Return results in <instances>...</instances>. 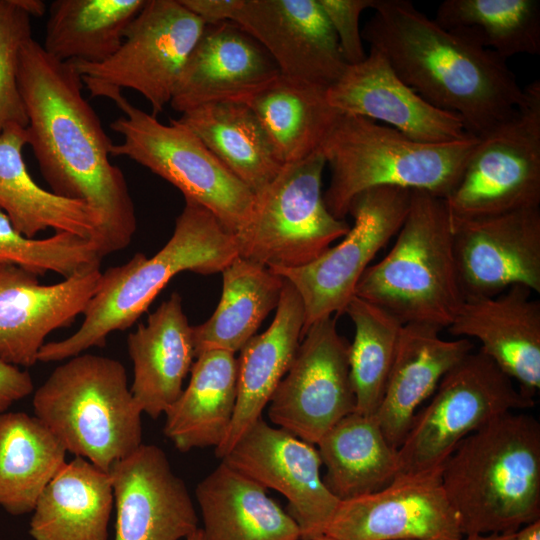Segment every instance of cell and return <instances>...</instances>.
I'll return each mask as SVG.
<instances>
[{
	"label": "cell",
	"mask_w": 540,
	"mask_h": 540,
	"mask_svg": "<svg viewBox=\"0 0 540 540\" xmlns=\"http://www.w3.org/2000/svg\"><path fill=\"white\" fill-rule=\"evenodd\" d=\"M66 449L35 415L0 413V506L12 515L32 512L65 465Z\"/></svg>",
	"instance_id": "cell-35"
},
{
	"label": "cell",
	"mask_w": 540,
	"mask_h": 540,
	"mask_svg": "<svg viewBox=\"0 0 540 540\" xmlns=\"http://www.w3.org/2000/svg\"><path fill=\"white\" fill-rule=\"evenodd\" d=\"M123 112L110 128L121 135L111 156L127 157L160 176L182 192L185 200L209 210L231 233L248 221L254 193L212 154L203 142L176 119L160 122L131 104L121 90H108Z\"/></svg>",
	"instance_id": "cell-8"
},
{
	"label": "cell",
	"mask_w": 540,
	"mask_h": 540,
	"mask_svg": "<svg viewBox=\"0 0 540 540\" xmlns=\"http://www.w3.org/2000/svg\"><path fill=\"white\" fill-rule=\"evenodd\" d=\"M336 318L320 319L307 329L268 403L273 424L313 445L343 417L355 412L350 344L339 334Z\"/></svg>",
	"instance_id": "cell-14"
},
{
	"label": "cell",
	"mask_w": 540,
	"mask_h": 540,
	"mask_svg": "<svg viewBox=\"0 0 540 540\" xmlns=\"http://www.w3.org/2000/svg\"><path fill=\"white\" fill-rule=\"evenodd\" d=\"M325 165L319 150L284 164L255 194L248 221L234 234L239 257L269 269L296 268L312 262L347 234L350 225L335 218L324 203Z\"/></svg>",
	"instance_id": "cell-9"
},
{
	"label": "cell",
	"mask_w": 540,
	"mask_h": 540,
	"mask_svg": "<svg viewBox=\"0 0 540 540\" xmlns=\"http://www.w3.org/2000/svg\"><path fill=\"white\" fill-rule=\"evenodd\" d=\"M221 273L218 306L207 321L192 326L195 357L208 350L240 351L281 297L284 278L262 264L237 257Z\"/></svg>",
	"instance_id": "cell-33"
},
{
	"label": "cell",
	"mask_w": 540,
	"mask_h": 540,
	"mask_svg": "<svg viewBox=\"0 0 540 540\" xmlns=\"http://www.w3.org/2000/svg\"><path fill=\"white\" fill-rule=\"evenodd\" d=\"M362 38L425 101L480 137L510 118L523 88L502 59L467 29H446L409 0H376Z\"/></svg>",
	"instance_id": "cell-2"
},
{
	"label": "cell",
	"mask_w": 540,
	"mask_h": 540,
	"mask_svg": "<svg viewBox=\"0 0 540 540\" xmlns=\"http://www.w3.org/2000/svg\"><path fill=\"white\" fill-rule=\"evenodd\" d=\"M195 495L203 540H299L288 512L253 479L221 462L201 480Z\"/></svg>",
	"instance_id": "cell-27"
},
{
	"label": "cell",
	"mask_w": 540,
	"mask_h": 540,
	"mask_svg": "<svg viewBox=\"0 0 540 540\" xmlns=\"http://www.w3.org/2000/svg\"><path fill=\"white\" fill-rule=\"evenodd\" d=\"M442 329L429 324H405L385 393L375 414L389 444L398 449L420 405L444 375L472 352L466 338L446 340Z\"/></svg>",
	"instance_id": "cell-26"
},
{
	"label": "cell",
	"mask_w": 540,
	"mask_h": 540,
	"mask_svg": "<svg viewBox=\"0 0 540 540\" xmlns=\"http://www.w3.org/2000/svg\"><path fill=\"white\" fill-rule=\"evenodd\" d=\"M205 23L180 0H146L120 48L98 64L69 62L93 97L132 89L156 116L170 103L176 84Z\"/></svg>",
	"instance_id": "cell-12"
},
{
	"label": "cell",
	"mask_w": 540,
	"mask_h": 540,
	"mask_svg": "<svg viewBox=\"0 0 540 540\" xmlns=\"http://www.w3.org/2000/svg\"><path fill=\"white\" fill-rule=\"evenodd\" d=\"M410 198L411 190L391 186L359 193L348 208L354 223L341 242L306 265L270 269L290 282L302 299L305 314L302 336L314 322L345 313L371 261L399 231Z\"/></svg>",
	"instance_id": "cell-13"
},
{
	"label": "cell",
	"mask_w": 540,
	"mask_h": 540,
	"mask_svg": "<svg viewBox=\"0 0 540 540\" xmlns=\"http://www.w3.org/2000/svg\"><path fill=\"white\" fill-rule=\"evenodd\" d=\"M325 535L332 540H461L441 467L398 473L382 489L340 501Z\"/></svg>",
	"instance_id": "cell-15"
},
{
	"label": "cell",
	"mask_w": 540,
	"mask_h": 540,
	"mask_svg": "<svg viewBox=\"0 0 540 540\" xmlns=\"http://www.w3.org/2000/svg\"><path fill=\"white\" fill-rule=\"evenodd\" d=\"M205 25L231 21L241 0H180Z\"/></svg>",
	"instance_id": "cell-43"
},
{
	"label": "cell",
	"mask_w": 540,
	"mask_h": 540,
	"mask_svg": "<svg viewBox=\"0 0 540 540\" xmlns=\"http://www.w3.org/2000/svg\"><path fill=\"white\" fill-rule=\"evenodd\" d=\"M477 140L470 136L424 143L368 118L341 113L319 148L331 170L324 203L335 218L345 220L352 199L376 187L424 190L445 198Z\"/></svg>",
	"instance_id": "cell-5"
},
{
	"label": "cell",
	"mask_w": 540,
	"mask_h": 540,
	"mask_svg": "<svg viewBox=\"0 0 540 540\" xmlns=\"http://www.w3.org/2000/svg\"><path fill=\"white\" fill-rule=\"evenodd\" d=\"M31 39V16L16 0H0V134L10 125H28L18 70L22 48Z\"/></svg>",
	"instance_id": "cell-40"
},
{
	"label": "cell",
	"mask_w": 540,
	"mask_h": 540,
	"mask_svg": "<svg viewBox=\"0 0 540 540\" xmlns=\"http://www.w3.org/2000/svg\"><path fill=\"white\" fill-rule=\"evenodd\" d=\"M316 445L326 468L323 481L340 501L378 491L399 473L398 449L389 444L375 415L348 414Z\"/></svg>",
	"instance_id": "cell-32"
},
{
	"label": "cell",
	"mask_w": 540,
	"mask_h": 540,
	"mask_svg": "<svg viewBox=\"0 0 540 540\" xmlns=\"http://www.w3.org/2000/svg\"><path fill=\"white\" fill-rule=\"evenodd\" d=\"M18 5L31 17H41L46 11V5L40 0H16Z\"/></svg>",
	"instance_id": "cell-45"
},
{
	"label": "cell",
	"mask_w": 540,
	"mask_h": 540,
	"mask_svg": "<svg viewBox=\"0 0 540 540\" xmlns=\"http://www.w3.org/2000/svg\"><path fill=\"white\" fill-rule=\"evenodd\" d=\"M326 90L279 75L245 102L282 164L318 151L341 114L328 103Z\"/></svg>",
	"instance_id": "cell-34"
},
{
	"label": "cell",
	"mask_w": 540,
	"mask_h": 540,
	"mask_svg": "<svg viewBox=\"0 0 540 540\" xmlns=\"http://www.w3.org/2000/svg\"><path fill=\"white\" fill-rule=\"evenodd\" d=\"M432 395L398 448L399 473L440 468L465 437L505 413L534 405L480 349L447 372Z\"/></svg>",
	"instance_id": "cell-10"
},
{
	"label": "cell",
	"mask_w": 540,
	"mask_h": 540,
	"mask_svg": "<svg viewBox=\"0 0 540 540\" xmlns=\"http://www.w3.org/2000/svg\"><path fill=\"white\" fill-rule=\"evenodd\" d=\"M279 75L266 49L240 25L207 24L169 104L182 114L209 103H245Z\"/></svg>",
	"instance_id": "cell-22"
},
{
	"label": "cell",
	"mask_w": 540,
	"mask_h": 540,
	"mask_svg": "<svg viewBox=\"0 0 540 540\" xmlns=\"http://www.w3.org/2000/svg\"><path fill=\"white\" fill-rule=\"evenodd\" d=\"M134 378L130 391L142 413L156 419L179 398L195 358L193 330L174 292L128 335Z\"/></svg>",
	"instance_id": "cell-25"
},
{
	"label": "cell",
	"mask_w": 540,
	"mask_h": 540,
	"mask_svg": "<svg viewBox=\"0 0 540 540\" xmlns=\"http://www.w3.org/2000/svg\"><path fill=\"white\" fill-rule=\"evenodd\" d=\"M185 540H203L201 528L196 529L193 533L188 535Z\"/></svg>",
	"instance_id": "cell-47"
},
{
	"label": "cell",
	"mask_w": 540,
	"mask_h": 540,
	"mask_svg": "<svg viewBox=\"0 0 540 540\" xmlns=\"http://www.w3.org/2000/svg\"><path fill=\"white\" fill-rule=\"evenodd\" d=\"M450 221L464 299L494 297L514 285L540 293V207Z\"/></svg>",
	"instance_id": "cell-17"
},
{
	"label": "cell",
	"mask_w": 540,
	"mask_h": 540,
	"mask_svg": "<svg viewBox=\"0 0 540 540\" xmlns=\"http://www.w3.org/2000/svg\"><path fill=\"white\" fill-rule=\"evenodd\" d=\"M355 296L386 310L404 325L449 327L464 296L444 198L411 190L409 209L392 248L366 269Z\"/></svg>",
	"instance_id": "cell-6"
},
{
	"label": "cell",
	"mask_w": 540,
	"mask_h": 540,
	"mask_svg": "<svg viewBox=\"0 0 540 540\" xmlns=\"http://www.w3.org/2000/svg\"><path fill=\"white\" fill-rule=\"evenodd\" d=\"M231 21L253 36L290 80L328 89L347 66L318 0H241Z\"/></svg>",
	"instance_id": "cell-18"
},
{
	"label": "cell",
	"mask_w": 540,
	"mask_h": 540,
	"mask_svg": "<svg viewBox=\"0 0 540 540\" xmlns=\"http://www.w3.org/2000/svg\"><path fill=\"white\" fill-rule=\"evenodd\" d=\"M339 43L347 65H355L366 58L359 27L364 10L373 9L376 0H318Z\"/></svg>",
	"instance_id": "cell-41"
},
{
	"label": "cell",
	"mask_w": 540,
	"mask_h": 540,
	"mask_svg": "<svg viewBox=\"0 0 540 540\" xmlns=\"http://www.w3.org/2000/svg\"><path fill=\"white\" fill-rule=\"evenodd\" d=\"M146 0H55L43 49L61 62L98 64L121 46Z\"/></svg>",
	"instance_id": "cell-36"
},
{
	"label": "cell",
	"mask_w": 540,
	"mask_h": 540,
	"mask_svg": "<svg viewBox=\"0 0 540 540\" xmlns=\"http://www.w3.org/2000/svg\"><path fill=\"white\" fill-rule=\"evenodd\" d=\"M514 535L515 540H540V519L523 525Z\"/></svg>",
	"instance_id": "cell-44"
},
{
	"label": "cell",
	"mask_w": 540,
	"mask_h": 540,
	"mask_svg": "<svg viewBox=\"0 0 540 540\" xmlns=\"http://www.w3.org/2000/svg\"><path fill=\"white\" fill-rule=\"evenodd\" d=\"M18 87L28 145L51 191L95 210L102 259L126 248L137 228L134 203L124 173L110 161L113 143L82 94L79 73L31 39L20 54Z\"/></svg>",
	"instance_id": "cell-1"
},
{
	"label": "cell",
	"mask_w": 540,
	"mask_h": 540,
	"mask_svg": "<svg viewBox=\"0 0 540 540\" xmlns=\"http://www.w3.org/2000/svg\"><path fill=\"white\" fill-rule=\"evenodd\" d=\"M452 220L540 207V81L523 88L514 114L478 137L444 198Z\"/></svg>",
	"instance_id": "cell-11"
},
{
	"label": "cell",
	"mask_w": 540,
	"mask_h": 540,
	"mask_svg": "<svg viewBox=\"0 0 540 540\" xmlns=\"http://www.w3.org/2000/svg\"><path fill=\"white\" fill-rule=\"evenodd\" d=\"M96 244L68 232L47 238H28L18 232L0 210V263L20 266L37 276L54 272L64 279L100 269Z\"/></svg>",
	"instance_id": "cell-39"
},
{
	"label": "cell",
	"mask_w": 540,
	"mask_h": 540,
	"mask_svg": "<svg viewBox=\"0 0 540 540\" xmlns=\"http://www.w3.org/2000/svg\"><path fill=\"white\" fill-rule=\"evenodd\" d=\"M464 535L515 532L540 519V424L505 413L465 437L441 466Z\"/></svg>",
	"instance_id": "cell-3"
},
{
	"label": "cell",
	"mask_w": 540,
	"mask_h": 540,
	"mask_svg": "<svg viewBox=\"0 0 540 540\" xmlns=\"http://www.w3.org/2000/svg\"><path fill=\"white\" fill-rule=\"evenodd\" d=\"M237 257L235 235L205 207L185 200L168 242L151 258L138 252L125 264L102 272L80 327L65 339L45 343L38 361H62L104 347L112 332L138 320L176 274L222 272Z\"/></svg>",
	"instance_id": "cell-4"
},
{
	"label": "cell",
	"mask_w": 540,
	"mask_h": 540,
	"mask_svg": "<svg viewBox=\"0 0 540 540\" xmlns=\"http://www.w3.org/2000/svg\"><path fill=\"white\" fill-rule=\"evenodd\" d=\"M461 540H515L514 532L470 534L464 535Z\"/></svg>",
	"instance_id": "cell-46"
},
{
	"label": "cell",
	"mask_w": 540,
	"mask_h": 540,
	"mask_svg": "<svg viewBox=\"0 0 540 540\" xmlns=\"http://www.w3.org/2000/svg\"><path fill=\"white\" fill-rule=\"evenodd\" d=\"M100 269L41 284L36 274L0 263V360L31 367L46 337L71 326L98 290Z\"/></svg>",
	"instance_id": "cell-19"
},
{
	"label": "cell",
	"mask_w": 540,
	"mask_h": 540,
	"mask_svg": "<svg viewBox=\"0 0 540 540\" xmlns=\"http://www.w3.org/2000/svg\"><path fill=\"white\" fill-rule=\"evenodd\" d=\"M305 322L304 306L293 285L284 279L271 325L254 335L237 359V396L232 422L215 455L224 458L247 429L262 416L278 384L287 373Z\"/></svg>",
	"instance_id": "cell-24"
},
{
	"label": "cell",
	"mask_w": 540,
	"mask_h": 540,
	"mask_svg": "<svg viewBox=\"0 0 540 540\" xmlns=\"http://www.w3.org/2000/svg\"><path fill=\"white\" fill-rule=\"evenodd\" d=\"M33 389V381L27 371L0 360V413L31 394Z\"/></svg>",
	"instance_id": "cell-42"
},
{
	"label": "cell",
	"mask_w": 540,
	"mask_h": 540,
	"mask_svg": "<svg viewBox=\"0 0 540 540\" xmlns=\"http://www.w3.org/2000/svg\"><path fill=\"white\" fill-rule=\"evenodd\" d=\"M193 362L190 381L165 412V436L181 452L217 448L232 422L237 396V358L208 350Z\"/></svg>",
	"instance_id": "cell-30"
},
{
	"label": "cell",
	"mask_w": 540,
	"mask_h": 540,
	"mask_svg": "<svg viewBox=\"0 0 540 540\" xmlns=\"http://www.w3.org/2000/svg\"><path fill=\"white\" fill-rule=\"evenodd\" d=\"M113 501L109 473L75 456L40 494L30 535L34 540H108Z\"/></svg>",
	"instance_id": "cell-29"
},
{
	"label": "cell",
	"mask_w": 540,
	"mask_h": 540,
	"mask_svg": "<svg viewBox=\"0 0 540 540\" xmlns=\"http://www.w3.org/2000/svg\"><path fill=\"white\" fill-rule=\"evenodd\" d=\"M254 195L283 165L253 110L242 102L209 103L176 119Z\"/></svg>",
	"instance_id": "cell-31"
},
{
	"label": "cell",
	"mask_w": 540,
	"mask_h": 540,
	"mask_svg": "<svg viewBox=\"0 0 540 540\" xmlns=\"http://www.w3.org/2000/svg\"><path fill=\"white\" fill-rule=\"evenodd\" d=\"M299 540H332V539L329 538V537L326 536V535H323V536H320V537H317V538H313V539H299Z\"/></svg>",
	"instance_id": "cell-48"
},
{
	"label": "cell",
	"mask_w": 540,
	"mask_h": 540,
	"mask_svg": "<svg viewBox=\"0 0 540 540\" xmlns=\"http://www.w3.org/2000/svg\"><path fill=\"white\" fill-rule=\"evenodd\" d=\"M448 329L453 336L477 339L521 393L534 398L540 389V302L528 287L464 299Z\"/></svg>",
	"instance_id": "cell-23"
},
{
	"label": "cell",
	"mask_w": 540,
	"mask_h": 540,
	"mask_svg": "<svg viewBox=\"0 0 540 540\" xmlns=\"http://www.w3.org/2000/svg\"><path fill=\"white\" fill-rule=\"evenodd\" d=\"M108 473L117 511L114 540H180L198 529L187 487L158 446L142 443Z\"/></svg>",
	"instance_id": "cell-20"
},
{
	"label": "cell",
	"mask_w": 540,
	"mask_h": 540,
	"mask_svg": "<svg viewBox=\"0 0 540 540\" xmlns=\"http://www.w3.org/2000/svg\"><path fill=\"white\" fill-rule=\"evenodd\" d=\"M326 98L341 113L368 118L415 141L445 143L472 136L458 116L425 101L373 48L362 62L346 66Z\"/></svg>",
	"instance_id": "cell-21"
},
{
	"label": "cell",
	"mask_w": 540,
	"mask_h": 540,
	"mask_svg": "<svg viewBox=\"0 0 540 540\" xmlns=\"http://www.w3.org/2000/svg\"><path fill=\"white\" fill-rule=\"evenodd\" d=\"M230 467L288 500L300 539L325 535L340 500L325 485L317 448L259 418L222 458Z\"/></svg>",
	"instance_id": "cell-16"
},
{
	"label": "cell",
	"mask_w": 540,
	"mask_h": 540,
	"mask_svg": "<svg viewBox=\"0 0 540 540\" xmlns=\"http://www.w3.org/2000/svg\"><path fill=\"white\" fill-rule=\"evenodd\" d=\"M28 145L24 127L10 125L0 134V210L13 227L28 238L53 229L95 242L100 221L86 203L64 198L40 187L31 177L23 159Z\"/></svg>",
	"instance_id": "cell-28"
},
{
	"label": "cell",
	"mask_w": 540,
	"mask_h": 540,
	"mask_svg": "<svg viewBox=\"0 0 540 540\" xmlns=\"http://www.w3.org/2000/svg\"><path fill=\"white\" fill-rule=\"evenodd\" d=\"M345 313L355 327L349 346L355 412L372 416L382 402L404 324L386 310L357 296L350 300Z\"/></svg>",
	"instance_id": "cell-38"
},
{
	"label": "cell",
	"mask_w": 540,
	"mask_h": 540,
	"mask_svg": "<svg viewBox=\"0 0 540 540\" xmlns=\"http://www.w3.org/2000/svg\"><path fill=\"white\" fill-rule=\"evenodd\" d=\"M33 409L66 451L106 472L142 444V411L111 357L67 359L35 391Z\"/></svg>",
	"instance_id": "cell-7"
},
{
	"label": "cell",
	"mask_w": 540,
	"mask_h": 540,
	"mask_svg": "<svg viewBox=\"0 0 540 540\" xmlns=\"http://www.w3.org/2000/svg\"><path fill=\"white\" fill-rule=\"evenodd\" d=\"M434 20L446 29H467L506 60L540 53L539 0H445Z\"/></svg>",
	"instance_id": "cell-37"
}]
</instances>
